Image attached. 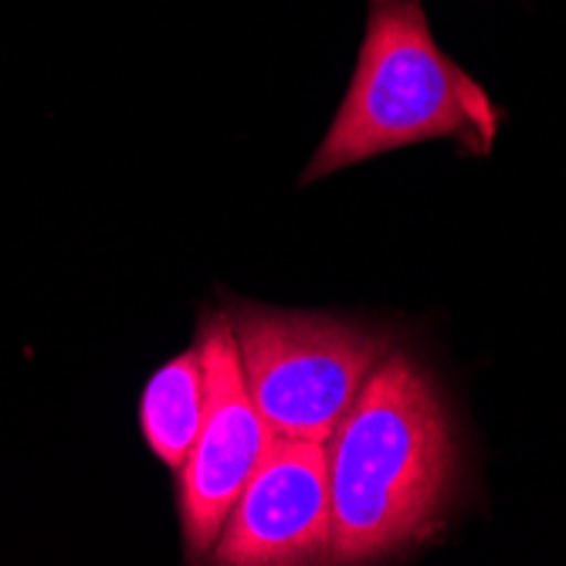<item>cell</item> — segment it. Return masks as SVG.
<instances>
[{
  "mask_svg": "<svg viewBox=\"0 0 566 566\" xmlns=\"http://www.w3.org/2000/svg\"><path fill=\"white\" fill-rule=\"evenodd\" d=\"M197 349L203 359V421L177 482L184 549L190 559H203L214 549L228 512L269 441L265 421L241 377L228 313L203 319Z\"/></svg>",
  "mask_w": 566,
  "mask_h": 566,
  "instance_id": "obj_4",
  "label": "cell"
},
{
  "mask_svg": "<svg viewBox=\"0 0 566 566\" xmlns=\"http://www.w3.org/2000/svg\"><path fill=\"white\" fill-rule=\"evenodd\" d=\"M495 133L499 109L441 51L421 0H370L349 88L302 184L428 139H454L485 157Z\"/></svg>",
  "mask_w": 566,
  "mask_h": 566,
  "instance_id": "obj_2",
  "label": "cell"
},
{
  "mask_svg": "<svg viewBox=\"0 0 566 566\" xmlns=\"http://www.w3.org/2000/svg\"><path fill=\"white\" fill-rule=\"evenodd\" d=\"M231 329L248 397L279 438L326 444L387 356L384 333L316 313L244 305Z\"/></svg>",
  "mask_w": 566,
  "mask_h": 566,
  "instance_id": "obj_3",
  "label": "cell"
},
{
  "mask_svg": "<svg viewBox=\"0 0 566 566\" xmlns=\"http://www.w3.org/2000/svg\"><path fill=\"white\" fill-rule=\"evenodd\" d=\"M203 421V359L187 349L153 374L139 397V431L167 469L180 472Z\"/></svg>",
  "mask_w": 566,
  "mask_h": 566,
  "instance_id": "obj_6",
  "label": "cell"
},
{
  "mask_svg": "<svg viewBox=\"0 0 566 566\" xmlns=\"http://www.w3.org/2000/svg\"><path fill=\"white\" fill-rule=\"evenodd\" d=\"M326 444L269 434L259 465L234 499L224 530L208 556L228 566H269L326 559Z\"/></svg>",
  "mask_w": 566,
  "mask_h": 566,
  "instance_id": "obj_5",
  "label": "cell"
},
{
  "mask_svg": "<svg viewBox=\"0 0 566 566\" xmlns=\"http://www.w3.org/2000/svg\"><path fill=\"white\" fill-rule=\"evenodd\" d=\"M329 563H374L424 543L458 482L451 418L431 377L387 353L326 441Z\"/></svg>",
  "mask_w": 566,
  "mask_h": 566,
  "instance_id": "obj_1",
  "label": "cell"
}]
</instances>
